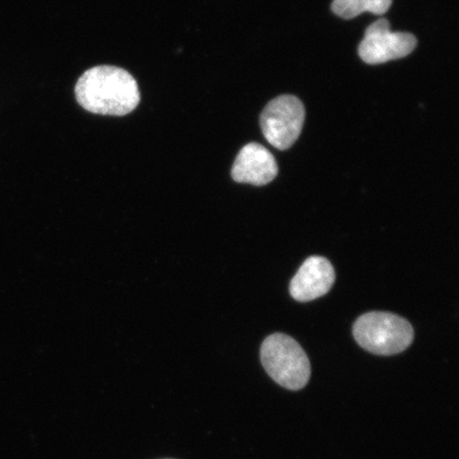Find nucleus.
I'll use <instances>...</instances> for the list:
<instances>
[{"instance_id":"423d86ee","label":"nucleus","mask_w":459,"mask_h":459,"mask_svg":"<svg viewBox=\"0 0 459 459\" xmlns=\"http://www.w3.org/2000/svg\"><path fill=\"white\" fill-rule=\"evenodd\" d=\"M335 281L332 264L323 256L308 257L292 278L290 295L299 302H308L328 294Z\"/></svg>"},{"instance_id":"0eeeda50","label":"nucleus","mask_w":459,"mask_h":459,"mask_svg":"<svg viewBox=\"0 0 459 459\" xmlns=\"http://www.w3.org/2000/svg\"><path fill=\"white\" fill-rule=\"evenodd\" d=\"M278 175V165L271 152L260 143H251L239 152L232 168V178L238 183L263 186Z\"/></svg>"},{"instance_id":"6e6552de","label":"nucleus","mask_w":459,"mask_h":459,"mask_svg":"<svg viewBox=\"0 0 459 459\" xmlns=\"http://www.w3.org/2000/svg\"><path fill=\"white\" fill-rule=\"evenodd\" d=\"M393 0H334L332 10L342 19H353L364 13L382 15L387 13Z\"/></svg>"},{"instance_id":"39448f33","label":"nucleus","mask_w":459,"mask_h":459,"mask_svg":"<svg viewBox=\"0 0 459 459\" xmlns=\"http://www.w3.org/2000/svg\"><path fill=\"white\" fill-rule=\"evenodd\" d=\"M416 46L417 39L412 34L394 32L388 21L381 19L367 28L359 54L368 65H382L409 56Z\"/></svg>"},{"instance_id":"f257e3e1","label":"nucleus","mask_w":459,"mask_h":459,"mask_svg":"<svg viewBox=\"0 0 459 459\" xmlns=\"http://www.w3.org/2000/svg\"><path fill=\"white\" fill-rule=\"evenodd\" d=\"M76 99L86 111L112 117H124L139 106V86L123 68L96 66L78 80Z\"/></svg>"},{"instance_id":"7ed1b4c3","label":"nucleus","mask_w":459,"mask_h":459,"mask_svg":"<svg viewBox=\"0 0 459 459\" xmlns=\"http://www.w3.org/2000/svg\"><path fill=\"white\" fill-rule=\"evenodd\" d=\"M353 335L361 348L377 355L403 352L414 341L411 325L398 315L371 312L357 320Z\"/></svg>"},{"instance_id":"f03ea898","label":"nucleus","mask_w":459,"mask_h":459,"mask_svg":"<svg viewBox=\"0 0 459 459\" xmlns=\"http://www.w3.org/2000/svg\"><path fill=\"white\" fill-rule=\"evenodd\" d=\"M261 360L279 385L290 390H300L311 377V364L300 344L285 334H273L262 344Z\"/></svg>"},{"instance_id":"20e7f679","label":"nucleus","mask_w":459,"mask_h":459,"mask_svg":"<svg viewBox=\"0 0 459 459\" xmlns=\"http://www.w3.org/2000/svg\"><path fill=\"white\" fill-rule=\"evenodd\" d=\"M306 110L295 96L284 95L269 102L261 117L264 136L280 151L294 145L299 137Z\"/></svg>"}]
</instances>
